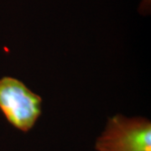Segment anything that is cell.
<instances>
[{
	"label": "cell",
	"mask_w": 151,
	"mask_h": 151,
	"mask_svg": "<svg viewBox=\"0 0 151 151\" xmlns=\"http://www.w3.org/2000/svg\"><path fill=\"white\" fill-rule=\"evenodd\" d=\"M151 124L144 118L127 119L117 114L108 119L97 138V151H151Z\"/></svg>",
	"instance_id": "cell-1"
},
{
	"label": "cell",
	"mask_w": 151,
	"mask_h": 151,
	"mask_svg": "<svg viewBox=\"0 0 151 151\" xmlns=\"http://www.w3.org/2000/svg\"><path fill=\"white\" fill-rule=\"evenodd\" d=\"M42 99L22 81L6 76L0 79V109L14 127L31 129L41 114Z\"/></svg>",
	"instance_id": "cell-2"
}]
</instances>
